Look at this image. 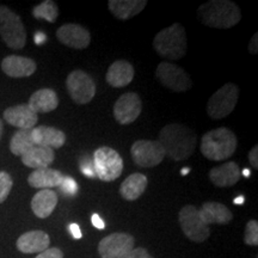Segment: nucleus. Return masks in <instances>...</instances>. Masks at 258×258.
<instances>
[{
    "instance_id": "f257e3e1",
    "label": "nucleus",
    "mask_w": 258,
    "mask_h": 258,
    "mask_svg": "<svg viewBox=\"0 0 258 258\" xmlns=\"http://www.w3.org/2000/svg\"><path fill=\"white\" fill-rule=\"evenodd\" d=\"M158 143L163 147L165 157L176 161L185 160L195 152L198 134L184 124L171 123L161 129Z\"/></svg>"
},
{
    "instance_id": "f03ea898",
    "label": "nucleus",
    "mask_w": 258,
    "mask_h": 258,
    "mask_svg": "<svg viewBox=\"0 0 258 258\" xmlns=\"http://www.w3.org/2000/svg\"><path fill=\"white\" fill-rule=\"evenodd\" d=\"M199 19L203 25L214 29H230L240 22L241 11L230 0H211L200 6Z\"/></svg>"
},
{
    "instance_id": "7ed1b4c3",
    "label": "nucleus",
    "mask_w": 258,
    "mask_h": 258,
    "mask_svg": "<svg viewBox=\"0 0 258 258\" xmlns=\"http://www.w3.org/2000/svg\"><path fill=\"white\" fill-rule=\"evenodd\" d=\"M201 153L213 161L226 160L237 150V137L231 129L220 127L209 131L202 137Z\"/></svg>"
},
{
    "instance_id": "20e7f679",
    "label": "nucleus",
    "mask_w": 258,
    "mask_h": 258,
    "mask_svg": "<svg viewBox=\"0 0 258 258\" xmlns=\"http://www.w3.org/2000/svg\"><path fill=\"white\" fill-rule=\"evenodd\" d=\"M153 48L158 55L166 60H179L186 54V32L182 24L173 23L158 32L153 40Z\"/></svg>"
},
{
    "instance_id": "39448f33",
    "label": "nucleus",
    "mask_w": 258,
    "mask_h": 258,
    "mask_svg": "<svg viewBox=\"0 0 258 258\" xmlns=\"http://www.w3.org/2000/svg\"><path fill=\"white\" fill-rule=\"evenodd\" d=\"M0 36L12 49H22L27 43V31L21 17L4 5L0 6Z\"/></svg>"
},
{
    "instance_id": "423d86ee",
    "label": "nucleus",
    "mask_w": 258,
    "mask_h": 258,
    "mask_svg": "<svg viewBox=\"0 0 258 258\" xmlns=\"http://www.w3.org/2000/svg\"><path fill=\"white\" fill-rule=\"evenodd\" d=\"M93 167L96 176L103 182H112L122 175L123 160L114 148L99 147L93 153Z\"/></svg>"
},
{
    "instance_id": "0eeeda50",
    "label": "nucleus",
    "mask_w": 258,
    "mask_h": 258,
    "mask_svg": "<svg viewBox=\"0 0 258 258\" xmlns=\"http://www.w3.org/2000/svg\"><path fill=\"white\" fill-rule=\"evenodd\" d=\"M239 89L233 83L225 84L222 88L213 93L207 103V114L213 120L227 117L237 105Z\"/></svg>"
},
{
    "instance_id": "6e6552de",
    "label": "nucleus",
    "mask_w": 258,
    "mask_h": 258,
    "mask_svg": "<svg viewBox=\"0 0 258 258\" xmlns=\"http://www.w3.org/2000/svg\"><path fill=\"white\" fill-rule=\"evenodd\" d=\"M178 220L183 233L195 243L207 240L211 234L208 225L202 220L199 209L192 205H186L179 211Z\"/></svg>"
},
{
    "instance_id": "1a4fd4ad",
    "label": "nucleus",
    "mask_w": 258,
    "mask_h": 258,
    "mask_svg": "<svg viewBox=\"0 0 258 258\" xmlns=\"http://www.w3.org/2000/svg\"><path fill=\"white\" fill-rule=\"evenodd\" d=\"M67 92L77 104H88L95 98L96 84L88 73L76 70L69 74L66 79Z\"/></svg>"
},
{
    "instance_id": "9d476101",
    "label": "nucleus",
    "mask_w": 258,
    "mask_h": 258,
    "mask_svg": "<svg viewBox=\"0 0 258 258\" xmlns=\"http://www.w3.org/2000/svg\"><path fill=\"white\" fill-rule=\"evenodd\" d=\"M131 154L135 165L144 169L158 166L165 158L161 145L158 140H138L132 145Z\"/></svg>"
},
{
    "instance_id": "9b49d317",
    "label": "nucleus",
    "mask_w": 258,
    "mask_h": 258,
    "mask_svg": "<svg viewBox=\"0 0 258 258\" xmlns=\"http://www.w3.org/2000/svg\"><path fill=\"white\" fill-rule=\"evenodd\" d=\"M156 76L161 85L175 92L188 91L192 86L189 74L172 62H160L157 67Z\"/></svg>"
},
{
    "instance_id": "f8f14e48",
    "label": "nucleus",
    "mask_w": 258,
    "mask_h": 258,
    "mask_svg": "<svg viewBox=\"0 0 258 258\" xmlns=\"http://www.w3.org/2000/svg\"><path fill=\"white\" fill-rule=\"evenodd\" d=\"M134 237L128 233H112L99 241L98 253L101 258H120L134 249Z\"/></svg>"
},
{
    "instance_id": "ddd939ff",
    "label": "nucleus",
    "mask_w": 258,
    "mask_h": 258,
    "mask_svg": "<svg viewBox=\"0 0 258 258\" xmlns=\"http://www.w3.org/2000/svg\"><path fill=\"white\" fill-rule=\"evenodd\" d=\"M141 99L138 93H123L114 104V117L120 124H131L141 114Z\"/></svg>"
},
{
    "instance_id": "4468645a",
    "label": "nucleus",
    "mask_w": 258,
    "mask_h": 258,
    "mask_svg": "<svg viewBox=\"0 0 258 258\" xmlns=\"http://www.w3.org/2000/svg\"><path fill=\"white\" fill-rule=\"evenodd\" d=\"M56 37L60 43L73 49H85L91 42V34L88 29L78 24H63L56 30Z\"/></svg>"
},
{
    "instance_id": "2eb2a0df",
    "label": "nucleus",
    "mask_w": 258,
    "mask_h": 258,
    "mask_svg": "<svg viewBox=\"0 0 258 258\" xmlns=\"http://www.w3.org/2000/svg\"><path fill=\"white\" fill-rule=\"evenodd\" d=\"M241 177V172L239 165L234 161H228V163L222 164L220 166L213 167L209 171V179L215 186L219 188H228L233 186L239 182Z\"/></svg>"
},
{
    "instance_id": "dca6fc26",
    "label": "nucleus",
    "mask_w": 258,
    "mask_h": 258,
    "mask_svg": "<svg viewBox=\"0 0 258 258\" xmlns=\"http://www.w3.org/2000/svg\"><path fill=\"white\" fill-rule=\"evenodd\" d=\"M4 120L19 129H32L37 123L38 116L28 104L11 106L4 111Z\"/></svg>"
},
{
    "instance_id": "f3484780",
    "label": "nucleus",
    "mask_w": 258,
    "mask_h": 258,
    "mask_svg": "<svg viewBox=\"0 0 258 258\" xmlns=\"http://www.w3.org/2000/svg\"><path fill=\"white\" fill-rule=\"evenodd\" d=\"M2 70L11 78H25L35 73L36 62L29 57L10 55L2 61Z\"/></svg>"
},
{
    "instance_id": "a211bd4d",
    "label": "nucleus",
    "mask_w": 258,
    "mask_h": 258,
    "mask_svg": "<svg viewBox=\"0 0 258 258\" xmlns=\"http://www.w3.org/2000/svg\"><path fill=\"white\" fill-rule=\"evenodd\" d=\"M50 238L43 231L23 233L17 240V249L23 253H41L49 247Z\"/></svg>"
},
{
    "instance_id": "6ab92c4d",
    "label": "nucleus",
    "mask_w": 258,
    "mask_h": 258,
    "mask_svg": "<svg viewBox=\"0 0 258 258\" xmlns=\"http://www.w3.org/2000/svg\"><path fill=\"white\" fill-rule=\"evenodd\" d=\"M32 140L37 146L61 148L66 143V134L60 129L48 125H40L32 128Z\"/></svg>"
},
{
    "instance_id": "aec40b11",
    "label": "nucleus",
    "mask_w": 258,
    "mask_h": 258,
    "mask_svg": "<svg viewBox=\"0 0 258 258\" xmlns=\"http://www.w3.org/2000/svg\"><path fill=\"white\" fill-rule=\"evenodd\" d=\"M134 78V67L128 61L117 60L110 64L106 72L105 79L112 88H124Z\"/></svg>"
},
{
    "instance_id": "412c9836",
    "label": "nucleus",
    "mask_w": 258,
    "mask_h": 258,
    "mask_svg": "<svg viewBox=\"0 0 258 258\" xmlns=\"http://www.w3.org/2000/svg\"><path fill=\"white\" fill-rule=\"evenodd\" d=\"M63 179V175L59 170L50 169H38L34 170L28 177L29 185L36 189H51L60 186Z\"/></svg>"
},
{
    "instance_id": "4be33fe9",
    "label": "nucleus",
    "mask_w": 258,
    "mask_h": 258,
    "mask_svg": "<svg viewBox=\"0 0 258 258\" xmlns=\"http://www.w3.org/2000/svg\"><path fill=\"white\" fill-rule=\"evenodd\" d=\"M54 159H55L54 150H51L49 147L37 146V145H35L27 153L22 156V163L25 166L35 170L49 167L53 164Z\"/></svg>"
},
{
    "instance_id": "5701e85b",
    "label": "nucleus",
    "mask_w": 258,
    "mask_h": 258,
    "mask_svg": "<svg viewBox=\"0 0 258 258\" xmlns=\"http://www.w3.org/2000/svg\"><path fill=\"white\" fill-rule=\"evenodd\" d=\"M200 215L202 220L207 225L211 224H220L225 225L228 224L232 219L233 214L232 212L226 207L225 205L219 202H206L203 203L202 207L199 209Z\"/></svg>"
},
{
    "instance_id": "b1692460",
    "label": "nucleus",
    "mask_w": 258,
    "mask_h": 258,
    "mask_svg": "<svg viewBox=\"0 0 258 258\" xmlns=\"http://www.w3.org/2000/svg\"><path fill=\"white\" fill-rule=\"evenodd\" d=\"M57 205V194L51 189L40 190L31 200V209L40 219H46L54 212Z\"/></svg>"
},
{
    "instance_id": "393cba45",
    "label": "nucleus",
    "mask_w": 258,
    "mask_h": 258,
    "mask_svg": "<svg viewBox=\"0 0 258 258\" xmlns=\"http://www.w3.org/2000/svg\"><path fill=\"white\" fill-rule=\"evenodd\" d=\"M28 105L36 114L38 112H49L55 110L59 106V97L54 90L41 89L32 93Z\"/></svg>"
},
{
    "instance_id": "a878e982",
    "label": "nucleus",
    "mask_w": 258,
    "mask_h": 258,
    "mask_svg": "<svg viewBox=\"0 0 258 258\" xmlns=\"http://www.w3.org/2000/svg\"><path fill=\"white\" fill-rule=\"evenodd\" d=\"M146 0H110L109 10L117 19L127 21L140 14L146 8Z\"/></svg>"
},
{
    "instance_id": "bb28decb",
    "label": "nucleus",
    "mask_w": 258,
    "mask_h": 258,
    "mask_svg": "<svg viewBox=\"0 0 258 258\" xmlns=\"http://www.w3.org/2000/svg\"><path fill=\"white\" fill-rule=\"evenodd\" d=\"M148 179L144 173H133L128 176L120 186V195L127 201H135L147 188Z\"/></svg>"
},
{
    "instance_id": "cd10ccee",
    "label": "nucleus",
    "mask_w": 258,
    "mask_h": 258,
    "mask_svg": "<svg viewBox=\"0 0 258 258\" xmlns=\"http://www.w3.org/2000/svg\"><path fill=\"white\" fill-rule=\"evenodd\" d=\"M34 146L35 143L32 140V129H19L10 141V151L15 156L19 157L27 153Z\"/></svg>"
},
{
    "instance_id": "c85d7f7f",
    "label": "nucleus",
    "mask_w": 258,
    "mask_h": 258,
    "mask_svg": "<svg viewBox=\"0 0 258 258\" xmlns=\"http://www.w3.org/2000/svg\"><path fill=\"white\" fill-rule=\"evenodd\" d=\"M32 15L37 19H46L49 23H54L59 16V9L57 5L51 0H46V2L41 3L37 6H35L32 10Z\"/></svg>"
},
{
    "instance_id": "c756f323",
    "label": "nucleus",
    "mask_w": 258,
    "mask_h": 258,
    "mask_svg": "<svg viewBox=\"0 0 258 258\" xmlns=\"http://www.w3.org/2000/svg\"><path fill=\"white\" fill-rule=\"evenodd\" d=\"M244 240L250 246L258 245V222L256 220H250L245 226Z\"/></svg>"
},
{
    "instance_id": "7c9ffc66",
    "label": "nucleus",
    "mask_w": 258,
    "mask_h": 258,
    "mask_svg": "<svg viewBox=\"0 0 258 258\" xmlns=\"http://www.w3.org/2000/svg\"><path fill=\"white\" fill-rule=\"evenodd\" d=\"M12 185H14V180L11 176L5 171H0V203H3L8 199V196L11 192Z\"/></svg>"
},
{
    "instance_id": "2f4dec72",
    "label": "nucleus",
    "mask_w": 258,
    "mask_h": 258,
    "mask_svg": "<svg viewBox=\"0 0 258 258\" xmlns=\"http://www.w3.org/2000/svg\"><path fill=\"white\" fill-rule=\"evenodd\" d=\"M60 189L63 194H66L67 196H74L78 192V184L73 178L71 177H63L62 182L60 184Z\"/></svg>"
},
{
    "instance_id": "473e14b6",
    "label": "nucleus",
    "mask_w": 258,
    "mask_h": 258,
    "mask_svg": "<svg viewBox=\"0 0 258 258\" xmlns=\"http://www.w3.org/2000/svg\"><path fill=\"white\" fill-rule=\"evenodd\" d=\"M120 258H153L151 256L150 253H148V251L146 249H144V247H137V249L131 250L129 252H127L123 256L120 257Z\"/></svg>"
},
{
    "instance_id": "72a5a7b5",
    "label": "nucleus",
    "mask_w": 258,
    "mask_h": 258,
    "mask_svg": "<svg viewBox=\"0 0 258 258\" xmlns=\"http://www.w3.org/2000/svg\"><path fill=\"white\" fill-rule=\"evenodd\" d=\"M36 258H63V253L57 247H48L43 252L37 254Z\"/></svg>"
},
{
    "instance_id": "f704fd0d",
    "label": "nucleus",
    "mask_w": 258,
    "mask_h": 258,
    "mask_svg": "<svg viewBox=\"0 0 258 258\" xmlns=\"http://www.w3.org/2000/svg\"><path fill=\"white\" fill-rule=\"evenodd\" d=\"M80 171L85 175L88 178H93L96 176L95 167H93V163L90 160H85L80 163Z\"/></svg>"
},
{
    "instance_id": "c9c22d12",
    "label": "nucleus",
    "mask_w": 258,
    "mask_h": 258,
    "mask_svg": "<svg viewBox=\"0 0 258 258\" xmlns=\"http://www.w3.org/2000/svg\"><path fill=\"white\" fill-rule=\"evenodd\" d=\"M249 161H250L251 166H252L254 170L258 169V146L257 145H254V146L251 148V151L249 152Z\"/></svg>"
},
{
    "instance_id": "e433bc0d",
    "label": "nucleus",
    "mask_w": 258,
    "mask_h": 258,
    "mask_svg": "<svg viewBox=\"0 0 258 258\" xmlns=\"http://www.w3.org/2000/svg\"><path fill=\"white\" fill-rule=\"evenodd\" d=\"M91 221H92V225L95 226L96 228H98V230H104V227H105L104 221L102 220L101 217H99L98 214H93L91 218Z\"/></svg>"
},
{
    "instance_id": "4c0bfd02",
    "label": "nucleus",
    "mask_w": 258,
    "mask_h": 258,
    "mask_svg": "<svg viewBox=\"0 0 258 258\" xmlns=\"http://www.w3.org/2000/svg\"><path fill=\"white\" fill-rule=\"evenodd\" d=\"M249 50L251 54H257L258 51V34H254L252 38H251L249 44Z\"/></svg>"
},
{
    "instance_id": "58836bf2",
    "label": "nucleus",
    "mask_w": 258,
    "mask_h": 258,
    "mask_svg": "<svg viewBox=\"0 0 258 258\" xmlns=\"http://www.w3.org/2000/svg\"><path fill=\"white\" fill-rule=\"evenodd\" d=\"M70 231H71V233H72L73 237L76 238V239H80V238L83 237L82 231H80L79 226L77 224H71L70 225Z\"/></svg>"
},
{
    "instance_id": "ea45409f",
    "label": "nucleus",
    "mask_w": 258,
    "mask_h": 258,
    "mask_svg": "<svg viewBox=\"0 0 258 258\" xmlns=\"http://www.w3.org/2000/svg\"><path fill=\"white\" fill-rule=\"evenodd\" d=\"M44 42H46V35L43 34V32H37L36 35H35V43L38 44H43Z\"/></svg>"
},
{
    "instance_id": "a19ab883",
    "label": "nucleus",
    "mask_w": 258,
    "mask_h": 258,
    "mask_svg": "<svg viewBox=\"0 0 258 258\" xmlns=\"http://www.w3.org/2000/svg\"><path fill=\"white\" fill-rule=\"evenodd\" d=\"M244 202H245L244 196H238L237 199L233 200V203H235V205H243Z\"/></svg>"
},
{
    "instance_id": "79ce46f5",
    "label": "nucleus",
    "mask_w": 258,
    "mask_h": 258,
    "mask_svg": "<svg viewBox=\"0 0 258 258\" xmlns=\"http://www.w3.org/2000/svg\"><path fill=\"white\" fill-rule=\"evenodd\" d=\"M240 172H241V175H243L244 177H246V178H247V177H250V170L244 169L243 171H240Z\"/></svg>"
},
{
    "instance_id": "37998d69",
    "label": "nucleus",
    "mask_w": 258,
    "mask_h": 258,
    "mask_svg": "<svg viewBox=\"0 0 258 258\" xmlns=\"http://www.w3.org/2000/svg\"><path fill=\"white\" fill-rule=\"evenodd\" d=\"M189 171H190L189 167H186V169H183L182 170V175H186V173H189Z\"/></svg>"
},
{
    "instance_id": "c03bdc74",
    "label": "nucleus",
    "mask_w": 258,
    "mask_h": 258,
    "mask_svg": "<svg viewBox=\"0 0 258 258\" xmlns=\"http://www.w3.org/2000/svg\"><path fill=\"white\" fill-rule=\"evenodd\" d=\"M2 133H3V121L0 120V137H2Z\"/></svg>"
}]
</instances>
